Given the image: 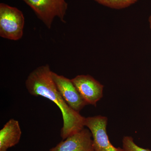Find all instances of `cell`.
I'll list each match as a JSON object with an SVG mask.
<instances>
[{"label":"cell","instance_id":"1","mask_svg":"<svg viewBox=\"0 0 151 151\" xmlns=\"http://www.w3.org/2000/svg\"><path fill=\"white\" fill-rule=\"evenodd\" d=\"M51 73L48 64L38 67L28 76L25 86L31 95L42 96L51 100L60 109L63 119L60 136L64 140L84 129L86 118L65 102L52 78Z\"/></svg>","mask_w":151,"mask_h":151},{"label":"cell","instance_id":"2","mask_svg":"<svg viewBox=\"0 0 151 151\" xmlns=\"http://www.w3.org/2000/svg\"><path fill=\"white\" fill-rule=\"evenodd\" d=\"M24 17L17 8L4 4H0V36L12 40L22 37Z\"/></svg>","mask_w":151,"mask_h":151},{"label":"cell","instance_id":"3","mask_svg":"<svg viewBox=\"0 0 151 151\" xmlns=\"http://www.w3.org/2000/svg\"><path fill=\"white\" fill-rule=\"evenodd\" d=\"M32 9L38 18L50 29L55 18L62 22L64 19L68 4L65 0H22Z\"/></svg>","mask_w":151,"mask_h":151},{"label":"cell","instance_id":"4","mask_svg":"<svg viewBox=\"0 0 151 151\" xmlns=\"http://www.w3.org/2000/svg\"><path fill=\"white\" fill-rule=\"evenodd\" d=\"M108 119L105 116H96L86 118L85 127L92 134L94 151H125L111 144L107 132Z\"/></svg>","mask_w":151,"mask_h":151},{"label":"cell","instance_id":"5","mask_svg":"<svg viewBox=\"0 0 151 151\" xmlns=\"http://www.w3.org/2000/svg\"><path fill=\"white\" fill-rule=\"evenodd\" d=\"M51 75L58 92L70 108L79 112L87 105L71 79L52 71Z\"/></svg>","mask_w":151,"mask_h":151},{"label":"cell","instance_id":"6","mask_svg":"<svg viewBox=\"0 0 151 151\" xmlns=\"http://www.w3.org/2000/svg\"><path fill=\"white\" fill-rule=\"evenodd\" d=\"M87 105L96 107L103 97L104 86L89 75H80L71 79Z\"/></svg>","mask_w":151,"mask_h":151},{"label":"cell","instance_id":"7","mask_svg":"<svg viewBox=\"0 0 151 151\" xmlns=\"http://www.w3.org/2000/svg\"><path fill=\"white\" fill-rule=\"evenodd\" d=\"M92 134L84 128L68 137L49 151H94Z\"/></svg>","mask_w":151,"mask_h":151},{"label":"cell","instance_id":"8","mask_svg":"<svg viewBox=\"0 0 151 151\" xmlns=\"http://www.w3.org/2000/svg\"><path fill=\"white\" fill-rule=\"evenodd\" d=\"M22 131L18 121L11 119L0 131V151H7L19 142Z\"/></svg>","mask_w":151,"mask_h":151},{"label":"cell","instance_id":"9","mask_svg":"<svg viewBox=\"0 0 151 151\" xmlns=\"http://www.w3.org/2000/svg\"><path fill=\"white\" fill-rule=\"evenodd\" d=\"M99 4L111 8L120 9L126 8L138 1V0H94Z\"/></svg>","mask_w":151,"mask_h":151},{"label":"cell","instance_id":"10","mask_svg":"<svg viewBox=\"0 0 151 151\" xmlns=\"http://www.w3.org/2000/svg\"><path fill=\"white\" fill-rule=\"evenodd\" d=\"M123 148L125 151H151L148 149H144L135 144L134 139L131 136H125L122 141Z\"/></svg>","mask_w":151,"mask_h":151},{"label":"cell","instance_id":"11","mask_svg":"<svg viewBox=\"0 0 151 151\" xmlns=\"http://www.w3.org/2000/svg\"><path fill=\"white\" fill-rule=\"evenodd\" d=\"M149 23H150V27H151V15L150 16V17H149Z\"/></svg>","mask_w":151,"mask_h":151},{"label":"cell","instance_id":"12","mask_svg":"<svg viewBox=\"0 0 151 151\" xmlns=\"http://www.w3.org/2000/svg\"><path fill=\"white\" fill-rule=\"evenodd\" d=\"M150 28L151 29V27H150Z\"/></svg>","mask_w":151,"mask_h":151}]
</instances>
